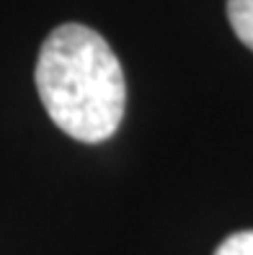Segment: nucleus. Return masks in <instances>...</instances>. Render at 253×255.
Segmentation results:
<instances>
[{
  "label": "nucleus",
  "mask_w": 253,
  "mask_h": 255,
  "mask_svg": "<svg viewBox=\"0 0 253 255\" xmlns=\"http://www.w3.org/2000/svg\"><path fill=\"white\" fill-rule=\"evenodd\" d=\"M39 98L59 131L83 144L111 139L124 119V70L109 41L83 23H62L44 39L36 70Z\"/></svg>",
  "instance_id": "obj_1"
},
{
  "label": "nucleus",
  "mask_w": 253,
  "mask_h": 255,
  "mask_svg": "<svg viewBox=\"0 0 253 255\" xmlns=\"http://www.w3.org/2000/svg\"><path fill=\"white\" fill-rule=\"evenodd\" d=\"M225 10L235 36L253 52V0H228Z\"/></svg>",
  "instance_id": "obj_2"
},
{
  "label": "nucleus",
  "mask_w": 253,
  "mask_h": 255,
  "mask_svg": "<svg viewBox=\"0 0 253 255\" xmlns=\"http://www.w3.org/2000/svg\"><path fill=\"white\" fill-rule=\"evenodd\" d=\"M215 255H253V230L235 232L217 245Z\"/></svg>",
  "instance_id": "obj_3"
}]
</instances>
